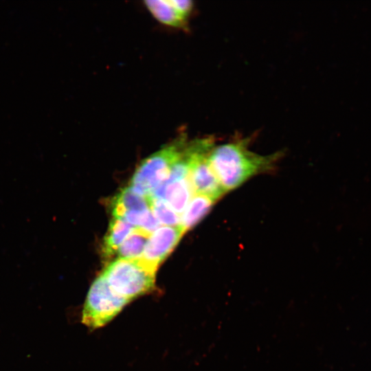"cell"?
<instances>
[{
  "label": "cell",
  "instance_id": "cell-2",
  "mask_svg": "<svg viewBox=\"0 0 371 371\" xmlns=\"http://www.w3.org/2000/svg\"><path fill=\"white\" fill-rule=\"evenodd\" d=\"M156 271L139 258H117L102 274L116 293L131 302L153 290Z\"/></svg>",
  "mask_w": 371,
  "mask_h": 371
},
{
  "label": "cell",
  "instance_id": "cell-10",
  "mask_svg": "<svg viewBox=\"0 0 371 371\" xmlns=\"http://www.w3.org/2000/svg\"><path fill=\"white\" fill-rule=\"evenodd\" d=\"M194 194L188 177L167 185L164 189V200L181 216Z\"/></svg>",
  "mask_w": 371,
  "mask_h": 371
},
{
  "label": "cell",
  "instance_id": "cell-4",
  "mask_svg": "<svg viewBox=\"0 0 371 371\" xmlns=\"http://www.w3.org/2000/svg\"><path fill=\"white\" fill-rule=\"evenodd\" d=\"M214 146L213 138L205 137L188 142V177L194 193L218 201L225 191L221 186L209 161V154Z\"/></svg>",
  "mask_w": 371,
  "mask_h": 371
},
{
  "label": "cell",
  "instance_id": "cell-3",
  "mask_svg": "<svg viewBox=\"0 0 371 371\" xmlns=\"http://www.w3.org/2000/svg\"><path fill=\"white\" fill-rule=\"evenodd\" d=\"M187 142L186 136L181 135L143 160L131 179L133 190L150 196L168 177L172 166L181 156Z\"/></svg>",
  "mask_w": 371,
  "mask_h": 371
},
{
  "label": "cell",
  "instance_id": "cell-9",
  "mask_svg": "<svg viewBox=\"0 0 371 371\" xmlns=\"http://www.w3.org/2000/svg\"><path fill=\"white\" fill-rule=\"evenodd\" d=\"M216 201L194 194L180 216V227L184 232L194 227L210 212Z\"/></svg>",
  "mask_w": 371,
  "mask_h": 371
},
{
  "label": "cell",
  "instance_id": "cell-13",
  "mask_svg": "<svg viewBox=\"0 0 371 371\" xmlns=\"http://www.w3.org/2000/svg\"><path fill=\"white\" fill-rule=\"evenodd\" d=\"M151 211L160 224L172 227L180 225V216L165 200L151 199Z\"/></svg>",
  "mask_w": 371,
  "mask_h": 371
},
{
  "label": "cell",
  "instance_id": "cell-8",
  "mask_svg": "<svg viewBox=\"0 0 371 371\" xmlns=\"http://www.w3.org/2000/svg\"><path fill=\"white\" fill-rule=\"evenodd\" d=\"M135 227L123 219L113 217L102 245V254L105 259L115 256L120 245L133 232Z\"/></svg>",
  "mask_w": 371,
  "mask_h": 371
},
{
  "label": "cell",
  "instance_id": "cell-11",
  "mask_svg": "<svg viewBox=\"0 0 371 371\" xmlns=\"http://www.w3.org/2000/svg\"><path fill=\"white\" fill-rule=\"evenodd\" d=\"M145 6L160 23L170 27H183L187 19L175 8L171 0H147Z\"/></svg>",
  "mask_w": 371,
  "mask_h": 371
},
{
  "label": "cell",
  "instance_id": "cell-7",
  "mask_svg": "<svg viewBox=\"0 0 371 371\" xmlns=\"http://www.w3.org/2000/svg\"><path fill=\"white\" fill-rule=\"evenodd\" d=\"M111 208L113 217L121 218L127 212L151 210V198L136 192L131 186L125 187L113 197Z\"/></svg>",
  "mask_w": 371,
  "mask_h": 371
},
{
  "label": "cell",
  "instance_id": "cell-1",
  "mask_svg": "<svg viewBox=\"0 0 371 371\" xmlns=\"http://www.w3.org/2000/svg\"><path fill=\"white\" fill-rule=\"evenodd\" d=\"M247 138L214 146L209 154L210 164L221 186L227 192L252 177L271 170L280 153L262 155L249 148Z\"/></svg>",
  "mask_w": 371,
  "mask_h": 371
},
{
  "label": "cell",
  "instance_id": "cell-5",
  "mask_svg": "<svg viewBox=\"0 0 371 371\" xmlns=\"http://www.w3.org/2000/svg\"><path fill=\"white\" fill-rule=\"evenodd\" d=\"M130 301L116 293L101 273L93 281L83 306L82 322L100 328L112 320Z\"/></svg>",
  "mask_w": 371,
  "mask_h": 371
},
{
  "label": "cell",
  "instance_id": "cell-12",
  "mask_svg": "<svg viewBox=\"0 0 371 371\" xmlns=\"http://www.w3.org/2000/svg\"><path fill=\"white\" fill-rule=\"evenodd\" d=\"M150 234L143 229L135 227L133 232L126 238L117 249V258L135 260L142 257Z\"/></svg>",
  "mask_w": 371,
  "mask_h": 371
},
{
  "label": "cell",
  "instance_id": "cell-6",
  "mask_svg": "<svg viewBox=\"0 0 371 371\" xmlns=\"http://www.w3.org/2000/svg\"><path fill=\"white\" fill-rule=\"evenodd\" d=\"M184 233L180 226L158 227L150 235L139 259L157 271L159 265L175 249Z\"/></svg>",
  "mask_w": 371,
  "mask_h": 371
}]
</instances>
